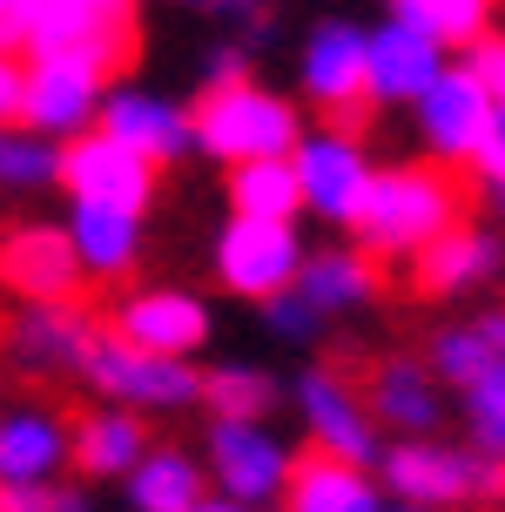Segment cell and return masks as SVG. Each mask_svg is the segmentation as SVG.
Listing matches in <instances>:
<instances>
[{
    "instance_id": "6da1fadb",
    "label": "cell",
    "mask_w": 505,
    "mask_h": 512,
    "mask_svg": "<svg viewBox=\"0 0 505 512\" xmlns=\"http://www.w3.org/2000/svg\"><path fill=\"white\" fill-rule=\"evenodd\" d=\"M465 203H472L465 176L411 162V169H384V176L364 182V203H357L351 223L371 256H411L425 250L431 236H445L452 223H465Z\"/></svg>"
},
{
    "instance_id": "7a4b0ae2",
    "label": "cell",
    "mask_w": 505,
    "mask_h": 512,
    "mask_svg": "<svg viewBox=\"0 0 505 512\" xmlns=\"http://www.w3.org/2000/svg\"><path fill=\"white\" fill-rule=\"evenodd\" d=\"M135 41H142L135 0H34V14H27V54L81 61L101 81L135 61Z\"/></svg>"
},
{
    "instance_id": "3957f363",
    "label": "cell",
    "mask_w": 505,
    "mask_h": 512,
    "mask_svg": "<svg viewBox=\"0 0 505 512\" xmlns=\"http://www.w3.org/2000/svg\"><path fill=\"white\" fill-rule=\"evenodd\" d=\"M189 128L196 149H209L216 162H263L297 149V108L250 81H209V95L189 108Z\"/></svg>"
},
{
    "instance_id": "277c9868",
    "label": "cell",
    "mask_w": 505,
    "mask_h": 512,
    "mask_svg": "<svg viewBox=\"0 0 505 512\" xmlns=\"http://www.w3.org/2000/svg\"><path fill=\"white\" fill-rule=\"evenodd\" d=\"M81 378L122 411H182V405H196V391H202V378L189 371V358L135 351V344H122L115 331H95L88 358H81Z\"/></svg>"
},
{
    "instance_id": "5b68a950",
    "label": "cell",
    "mask_w": 505,
    "mask_h": 512,
    "mask_svg": "<svg viewBox=\"0 0 505 512\" xmlns=\"http://www.w3.org/2000/svg\"><path fill=\"white\" fill-rule=\"evenodd\" d=\"M384 479L398 492L404 506H458V499H492L505 492V459L492 452H445V445H391L384 452Z\"/></svg>"
},
{
    "instance_id": "8992f818",
    "label": "cell",
    "mask_w": 505,
    "mask_h": 512,
    "mask_svg": "<svg viewBox=\"0 0 505 512\" xmlns=\"http://www.w3.org/2000/svg\"><path fill=\"white\" fill-rule=\"evenodd\" d=\"M101 75L81 68V61H48V54H27L21 68V115L14 122L48 135V142H75L95 128V108H101Z\"/></svg>"
},
{
    "instance_id": "52a82bcc",
    "label": "cell",
    "mask_w": 505,
    "mask_h": 512,
    "mask_svg": "<svg viewBox=\"0 0 505 512\" xmlns=\"http://www.w3.org/2000/svg\"><path fill=\"white\" fill-rule=\"evenodd\" d=\"M61 189L75 196V203H115V209H149L155 196V162H142L135 149H122L115 135H75V142H61Z\"/></svg>"
},
{
    "instance_id": "ba28073f",
    "label": "cell",
    "mask_w": 505,
    "mask_h": 512,
    "mask_svg": "<svg viewBox=\"0 0 505 512\" xmlns=\"http://www.w3.org/2000/svg\"><path fill=\"white\" fill-rule=\"evenodd\" d=\"M303 263V243L290 223H256V216H229L223 243H216V277L236 290V297H256L270 304L277 290H290Z\"/></svg>"
},
{
    "instance_id": "9c48e42d",
    "label": "cell",
    "mask_w": 505,
    "mask_h": 512,
    "mask_svg": "<svg viewBox=\"0 0 505 512\" xmlns=\"http://www.w3.org/2000/svg\"><path fill=\"white\" fill-rule=\"evenodd\" d=\"M0 290H14L21 304H68L81 290V263L68 230L21 223V230L0 236Z\"/></svg>"
},
{
    "instance_id": "30bf717a",
    "label": "cell",
    "mask_w": 505,
    "mask_h": 512,
    "mask_svg": "<svg viewBox=\"0 0 505 512\" xmlns=\"http://www.w3.org/2000/svg\"><path fill=\"white\" fill-rule=\"evenodd\" d=\"M418 115H425V142L445 162H472V149L499 122V108H492V95L472 68H438V81L418 95Z\"/></svg>"
},
{
    "instance_id": "8fae6325",
    "label": "cell",
    "mask_w": 505,
    "mask_h": 512,
    "mask_svg": "<svg viewBox=\"0 0 505 512\" xmlns=\"http://www.w3.org/2000/svg\"><path fill=\"white\" fill-rule=\"evenodd\" d=\"M95 128L101 135H115L122 149H135L142 162H182V155L196 149V128H189V108L162 102V95H142V88H115V95H101L95 108Z\"/></svg>"
},
{
    "instance_id": "7c38bea8",
    "label": "cell",
    "mask_w": 505,
    "mask_h": 512,
    "mask_svg": "<svg viewBox=\"0 0 505 512\" xmlns=\"http://www.w3.org/2000/svg\"><path fill=\"white\" fill-rule=\"evenodd\" d=\"M290 169H297L303 209H317L330 223H351L357 203H364V182H371V169H364L351 135H297Z\"/></svg>"
},
{
    "instance_id": "4fadbf2b",
    "label": "cell",
    "mask_w": 505,
    "mask_h": 512,
    "mask_svg": "<svg viewBox=\"0 0 505 512\" xmlns=\"http://www.w3.org/2000/svg\"><path fill=\"white\" fill-rule=\"evenodd\" d=\"M108 331L122 344H135V351H155V358H196L202 337H209V310L189 290H142V297L115 304Z\"/></svg>"
},
{
    "instance_id": "5bb4252c",
    "label": "cell",
    "mask_w": 505,
    "mask_h": 512,
    "mask_svg": "<svg viewBox=\"0 0 505 512\" xmlns=\"http://www.w3.org/2000/svg\"><path fill=\"white\" fill-rule=\"evenodd\" d=\"M209 472H216L223 499H236V506H270L283 492L290 452L263 425H209Z\"/></svg>"
},
{
    "instance_id": "9a60e30c",
    "label": "cell",
    "mask_w": 505,
    "mask_h": 512,
    "mask_svg": "<svg viewBox=\"0 0 505 512\" xmlns=\"http://www.w3.org/2000/svg\"><path fill=\"white\" fill-rule=\"evenodd\" d=\"M303 88L310 102L337 115V128L351 135L357 115H364V34L357 27H317V41L303 48Z\"/></svg>"
},
{
    "instance_id": "2e32d148",
    "label": "cell",
    "mask_w": 505,
    "mask_h": 512,
    "mask_svg": "<svg viewBox=\"0 0 505 512\" xmlns=\"http://www.w3.org/2000/svg\"><path fill=\"white\" fill-rule=\"evenodd\" d=\"M303 418H310L317 452L351 459V465H371V459H378L371 411H364V398L344 384V371H310V378H303Z\"/></svg>"
},
{
    "instance_id": "e0dca14e",
    "label": "cell",
    "mask_w": 505,
    "mask_h": 512,
    "mask_svg": "<svg viewBox=\"0 0 505 512\" xmlns=\"http://www.w3.org/2000/svg\"><path fill=\"white\" fill-rule=\"evenodd\" d=\"M438 41L418 34L411 21L378 27V41H364V95L378 102H418L431 81H438Z\"/></svg>"
},
{
    "instance_id": "ac0fdd59",
    "label": "cell",
    "mask_w": 505,
    "mask_h": 512,
    "mask_svg": "<svg viewBox=\"0 0 505 512\" xmlns=\"http://www.w3.org/2000/svg\"><path fill=\"white\" fill-rule=\"evenodd\" d=\"M95 317L68 297V304H27L21 310V324H14V358L27 364V371H75L81 378V358H88V344H95Z\"/></svg>"
},
{
    "instance_id": "d6986e66",
    "label": "cell",
    "mask_w": 505,
    "mask_h": 512,
    "mask_svg": "<svg viewBox=\"0 0 505 512\" xmlns=\"http://www.w3.org/2000/svg\"><path fill=\"white\" fill-rule=\"evenodd\" d=\"M68 465V425L41 405L0 418V486H54Z\"/></svg>"
},
{
    "instance_id": "ffe728a7",
    "label": "cell",
    "mask_w": 505,
    "mask_h": 512,
    "mask_svg": "<svg viewBox=\"0 0 505 512\" xmlns=\"http://www.w3.org/2000/svg\"><path fill=\"white\" fill-rule=\"evenodd\" d=\"M283 512H378V486L364 479V465L330 459V452H303L283 472Z\"/></svg>"
},
{
    "instance_id": "44dd1931",
    "label": "cell",
    "mask_w": 505,
    "mask_h": 512,
    "mask_svg": "<svg viewBox=\"0 0 505 512\" xmlns=\"http://www.w3.org/2000/svg\"><path fill=\"white\" fill-rule=\"evenodd\" d=\"M68 243H75V263L81 277H128L135 256H142V216L135 209H115V203H75L68 209Z\"/></svg>"
},
{
    "instance_id": "7402d4cb",
    "label": "cell",
    "mask_w": 505,
    "mask_h": 512,
    "mask_svg": "<svg viewBox=\"0 0 505 512\" xmlns=\"http://www.w3.org/2000/svg\"><path fill=\"white\" fill-rule=\"evenodd\" d=\"M492 270H499V243L485 230H465V223L431 236L425 250H411V290L418 297H458V290H472Z\"/></svg>"
},
{
    "instance_id": "603a6c76",
    "label": "cell",
    "mask_w": 505,
    "mask_h": 512,
    "mask_svg": "<svg viewBox=\"0 0 505 512\" xmlns=\"http://www.w3.org/2000/svg\"><path fill=\"white\" fill-rule=\"evenodd\" d=\"M149 452V432H142V411H88L75 432H68V465L81 479H128V465Z\"/></svg>"
},
{
    "instance_id": "cb8c5ba5",
    "label": "cell",
    "mask_w": 505,
    "mask_h": 512,
    "mask_svg": "<svg viewBox=\"0 0 505 512\" xmlns=\"http://www.w3.org/2000/svg\"><path fill=\"white\" fill-rule=\"evenodd\" d=\"M196 499H209L202 492V465L189 459V452H142V459L128 465V506L135 512H189Z\"/></svg>"
},
{
    "instance_id": "d4e9b609",
    "label": "cell",
    "mask_w": 505,
    "mask_h": 512,
    "mask_svg": "<svg viewBox=\"0 0 505 512\" xmlns=\"http://www.w3.org/2000/svg\"><path fill=\"white\" fill-rule=\"evenodd\" d=\"M229 209L256 216V223H290L303 209L297 169L290 155H263V162H229Z\"/></svg>"
},
{
    "instance_id": "484cf974",
    "label": "cell",
    "mask_w": 505,
    "mask_h": 512,
    "mask_svg": "<svg viewBox=\"0 0 505 512\" xmlns=\"http://www.w3.org/2000/svg\"><path fill=\"white\" fill-rule=\"evenodd\" d=\"M371 418L398 425V432H431L438 425V391H431V371L425 364H378L371 371V398H364Z\"/></svg>"
},
{
    "instance_id": "4316f807",
    "label": "cell",
    "mask_w": 505,
    "mask_h": 512,
    "mask_svg": "<svg viewBox=\"0 0 505 512\" xmlns=\"http://www.w3.org/2000/svg\"><path fill=\"white\" fill-rule=\"evenodd\" d=\"M290 290H297L317 317H330V310H344V304H364V297L378 290V270H371L364 256H317V263H297Z\"/></svg>"
},
{
    "instance_id": "83f0119b",
    "label": "cell",
    "mask_w": 505,
    "mask_h": 512,
    "mask_svg": "<svg viewBox=\"0 0 505 512\" xmlns=\"http://www.w3.org/2000/svg\"><path fill=\"white\" fill-rule=\"evenodd\" d=\"M499 358H505V317L458 324V331H445L438 344H431V371H438V378H452L458 391L479 378V371H492Z\"/></svg>"
},
{
    "instance_id": "f1b7e54d",
    "label": "cell",
    "mask_w": 505,
    "mask_h": 512,
    "mask_svg": "<svg viewBox=\"0 0 505 512\" xmlns=\"http://www.w3.org/2000/svg\"><path fill=\"white\" fill-rule=\"evenodd\" d=\"M196 405L216 411V425H263V418H270V405H277V384L263 378V371L223 364V371H209V378H202Z\"/></svg>"
},
{
    "instance_id": "f546056e",
    "label": "cell",
    "mask_w": 505,
    "mask_h": 512,
    "mask_svg": "<svg viewBox=\"0 0 505 512\" xmlns=\"http://www.w3.org/2000/svg\"><path fill=\"white\" fill-rule=\"evenodd\" d=\"M54 176H61V142L21 122H0V189L27 196V189H54Z\"/></svg>"
},
{
    "instance_id": "4dcf8cb0",
    "label": "cell",
    "mask_w": 505,
    "mask_h": 512,
    "mask_svg": "<svg viewBox=\"0 0 505 512\" xmlns=\"http://www.w3.org/2000/svg\"><path fill=\"white\" fill-rule=\"evenodd\" d=\"M398 21H411L418 34H431L438 48L458 41V48H472L492 21V0H398Z\"/></svg>"
},
{
    "instance_id": "1f68e13d",
    "label": "cell",
    "mask_w": 505,
    "mask_h": 512,
    "mask_svg": "<svg viewBox=\"0 0 505 512\" xmlns=\"http://www.w3.org/2000/svg\"><path fill=\"white\" fill-rule=\"evenodd\" d=\"M465 418H472V438H479V452L505 459V358L465 384Z\"/></svg>"
},
{
    "instance_id": "d6a6232c",
    "label": "cell",
    "mask_w": 505,
    "mask_h": 512,
    "mask_svg": "<svg viewBox=\"0 0 505 512\" xmlns=\"http://www.w3.org/2000/svg\"><path fill=\"white\" fill-rule=\"evenodd\" d=\"M0 512H88V499L68 486H0Z\"/></svg>"
},
{
    "instance_id": "836d02e7",
    "label": "cell",
    "mask_w": 505,
    "mask_h": 512,
    "mask_svg": "<svg viewBox=\"0 0 505 512\" xmlns=\"http://www.w3.org/2000/svg\"><path fill=\"white\" fill-rule=\"evenodd\" d=\"M472 75L485 81V95H492V108H499V122H505V41L499 34L472 41Z\"/></svg>"
},
{
    "instance_id": "e575fe53",
    "label": "cell",
    "mask_w": 505,
    "mask_h": 512,
    "mask_svg": "<svg viewBox=\"0 0 505 512\" xmlns=\"http://www.w3.org/2000/svg\"><path fill=\"white\" fill-rule=\"evenodd\" d=\"M270 324H277L283 337H310L317 324H324V317H317V310L303 304L297 290H277V297H270Z\"/></svg>"
},
{
    "instance_id": "d590c367",
    "label": "cell",
    "mask_w": 505,
    "mask_h": 512,
    "mask_svg": "<svg viewBox=\"0 0 505 512\" xmlns=\"http://www.w3.org/2000/svg\"><path fill=\"white\" fill-rule=\"evenodd\" d=\"M472 169L485 176V189L505 203V122H492V135H485L479 149H472Z\"/></svg>"
},
{
    "instance_id": "8d00e7d4",
    "label": "cell",
    "mask_w": 505,
    "mask_h": 512,
    "mask_svg": "<svg viewBox=\"0 0 505 512\" xmlns=\"http://www.w3.org/2000/svg\"><path fill=\"white\" fill-rule=\"evenodd\" d=\"M27 14H34V0H0V54L27 48Z\"/></svg>"
},
{
    "instance_id": "74e56055",
    "label": "cell",
    "mask_w": 505,
    "mask_h": 512,
    "mask_svg": "<svg viewBox=\"0 0 505 512\" xmlns=\"http://www.w3.org/2000/svg\"><path fill=\"white\" fill-rule=\"evenodd\" d=\"M14 115H21V61L0 54V122H14Z\"/></svg>"
},
{
    "instance_id": "f35d334b",
    "label": "cell",
    "mask_w": 505,
    "mask_h": 512,
    "mask_svg": "<svg viewBox=\"0 0 505 512\" xmlns=\"http://www.w3.org/2000/svg\"><path fill=\"white\" fill-rule=\"evenodd\" d=\"M189 512H250V506H236V499H196Z\"/></svg>"
},
{
    "instance_id": "ab89813d",
    "label": "cell",
    "mask_w": 505,
    "mask_h": 512,
    "mask_svg": "<svg viewBox=\"0 0 505 512\" xmlns=\"http://www.w3.org/2000/svg\"><path fill=\"white\" fill-rule=\"evenodd\" d=\"M209 7H243V0H209Z\"/></svg>"
},
{
    "instance_id": "60d3db41",
    "label": "cell",
    "mask_w": 505,
    "mask_h": 512,
    "mask_svg": "<svg viewBox=\"0 0 505 512\" xmlns=\"http://www.w3.org/2000/svg\"><path fill=\"white\" fill-rule=\"evenodd\" d=\"M404 512H425V506H404Z\"/></svg>"
}]
</instances>
